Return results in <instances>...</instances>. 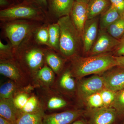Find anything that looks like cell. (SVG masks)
Instances as JSON below:
<instances>
[{
  "instance_id": "cell-12",
  "label": "cell",
  "mask_w": 124,
  "mask_h": 124,
  "mask_svg": "<svg viewBox=\"0 0 124 124\" xmlns=\"http://www.w3.org/2000/svg\"><path fill=\"white\" fill-rule=\"evenodd\" d=\"M99 17L88 19L82 32L81 41L84 54H88L97 39L99 28Z\"/></svg>"
},
{
  "instance_id": "cell-21",
  "label": "cell",
  "mask_w": 124,
  "mask_h": 124,
  "mask_svg": "<svg viewBox=\"0 0 124 124\" xmlns=\"http://www.w3.org/2000/svg\"><path fill=\"white\" fill-rule=\"evenodd\" d=\"M120 15L117 9L111 5L107 11L100 16L99 29L106 30L111 24L119 18Z\"/></svg>"
},
{
  "instance_id": "cell-5",
  "label": "cell",
  "mask_w": 124,
  "mask_h": 124,
  "mask_svg": "<svg viewBox=\"0 0 124 124\" xmlns=\"http://www.w3.org/2000/svg\"><path fill=\"white\" fill-rule=\"evenodd\" d=\"M43 22L25 20L0 22L1 33L13 47L14 52L26 38Z\"/></svg>"
},
{
  "instance_id": "cell-14",
  "label": "cell",
  "mask_w": 124,
  "mask_h": 124,
  "mask_svg": "<svg viewBox=\"0 0 124 124\" xmlns=\"http://www.w3.org/2000/svg\"><path fill=\"white\" fill-rule=\"evenodd\" d=\"M87 114L88 124H113L117 116L116 111L112 107L89 109Z\"/></svg>"
},
{
  "instance_id": "cell-38",
  "label": "cell",
  "mask_w": 124,
  "mask_h": 124,
  "mask_svg": "<svg viewBox=\"0 0 124 124\" xmlns=\"http://www.w3.org/2000/svg\"><path fill=\"white\" fill-rule=\"evenodd\" d=\"M70 124H88L86 121L83 119L80 118Z\"/></svg>"
},
{
  "instance_id": "cell-33",
  "label": "cell",
  "mask_w": 124,
  "mask_h": 124,
  "mask_svg": "<svg viewBox=\"0 0 124 124\" xmlns=\"http://www.w3.org/2000/svg\"><path fill=\"white\" fill-rule=\"evenodd\" d=\"M42 9L48 17V0H25Z\"/></svg>"
},
{
  "instance_id": "cell-36",
  "label": "cell",
  "mask_w": 124,
  "mask_h": 124,
  "mask_svg": "<svg viewBox=\"0 0 124 124\" xmlns=\"http://www.w3.org/2000/svg\"><path fill=\"white\" fill-rule=\"evenodd\" d=\"M15 5L11 0H0V10L8 8Z\"/></svg>"
},
{
  "instance_id": "cell-24",
  "label": "cell",
  "mask_w": 124,
  "mask_h": 124,
  "mask_svg": "<svg viewBox=\"0 0 124 124\" xmlns=\"http://www.w3.org/2000/svg\"><path fill=\"white\" fill-rule=\"evenodd\" d=\"M50 22H46L37 28L32 33L35 42L40 45L48 46L49 24Z\"/></svg>"
},
{
  "instance_id": "cell-32",
  "label": "cell",
  "mask_w": 124,
  "mask_h": 124,
  "mask_svg": "<svg viewBox=\"0 0 124 124\" xmlns=\"http://www.w3.org/2000/svg\"><path fill=\"white\" fill-rule=\"evenodd\" d=\"M14 57L13 47L9 41L4 44L0 40V60L9 59Z\"/></svg>"
},
{
  "instance_id": "cell-29",
  "label": "cell",
  "mask_w": 124,
  "mask_h": 124,
  "mask_svg": "<svg viewBox=\"0 0 124 124\" xmlns=\"http://www.w3.org/2000/svg\"><path fill=\"white\" fill-rule=\"evenodd\" d=\"M89 109L103 107V103L100 92L89 95L84 101Z\"/></svg>"
},
{
  "instance_id": "cell-35",
  "label": "cell",
  "mask_w": 124,
  "mask_h": 124,
  "mask_svg": "<svg viewBox=\"0 0 124 124\" xmlns=\"http://www.w3.org/2000/svg\"><path fill=\"white\" fill-rule=\"evenodd\" d=\"M112 53L115 56L124 55V38L120 40L119 44Z\"/></svg>"
},
{
  "instance_id": "cell-13",
  "label": "cell",
  "mask_w": 124,
  "mask_h": 124,
  "mask_svg": "<svg viewBox=\"0 0 124 124\" xmlns=\"http://www.w3.org/2000/svg\"><path fill=\"white\" fill-rule=\"evenodd\" d=\"M101 75L106 88L115 92L124 89V68L115 67Z\"/></svg>"
},
{
  "instance_id": "cell-4",
  "label": "cell",
  "mask_w": 124,
  "mask_h": 124,
  "mask_svg": "<svg viewBox=\"0 0 124 124\" xmlns=\"http://www.w3.org/2000/svg\"><path fill=\"white\" fill-rule=\"evenodd\" d=\"M17 20L43 23L50 22L47 15L42 9L25 0L8 8L0 10V22Z\"/></svg>"
},
{
  "instance_id": "cell-6",
  "label": "cell",
  "mask_w": 124,
  "mask_h": 124,
  "mask_svg": "<svg viewBox=\"0 0 124 124\" xmlns=\"http://www.w3.org/2000/svg\"><path fill=\"white\" fill-rule=\"evenodd\" d=\"M35 92L39 100L41 106L46 113L62 111L71 106L68 97L51 88H38Z\"/></svg>"
},
{
  "instance_id": "cell-19",
  "label": "cell",
  "mask_w": 124,
  "mask_h": 124,
  "mask_svg": "<svg viewBox=\"0 0 124 124\" xmlns=\"http://www.w3.org/2000/svg\"><path fill=\"white\" fill-rule=\"evenodd\" d=\"M21 115L15 106L13 99L0 98V116L6 119L13 124H16Z\"/></svg>"
},
{
  "instance_id": "cell-20",
  "label": "cell",
  "mask_w": 124,
  "mask_h": 124,
  "mask_svg": "<svg viewBox=\"0 0 124 124\" xmlns=\"http://www.w3.org/2000/svg\"><path fill=\"white\" fill-rule=\"evenodd\" d=\"M111 6L110 0H90L87 4L88 19L99 17Z\"/></svg>"
},
{
  "instance_id": "cell-9",
  "label": "cell",
  "mask_w": 124,
  "mask_h": 124,
  "mask_svg": "<svg viewBox=\"0 0 124 124\" xmlns=\"http://www.w3.org/2000/svg\"><path fill=\"white\" fill-rule=\"evenodd\" d=\"M66 66L63 70L56 75L51 88L68 97H75L77 79L72 75L69 64Z\"/></svg>"
},
{
  "instance_id": "cell-7",
  "label": "cell",
  "mask_w": 124,
  "mask_h": 124,
  "mask_svg": "<svg viewBox=\"0 0 124 124\" xmlns=\"http://www.w3.org/2000/svg\"><path fill=\"white\" fill-rule=\"evenodd\" d=\"M0 73L22 86L31 84L30 79L14 58L0 60Z\"/></svg>"
},
{
  "instance_id": "cell-39",
  "label": "cell",
  "mask_w": 124,
  "mask_h": 124,
  "mask_svg": "<svg viewBox=\"0 0 124 124\" xmlns=\"http://www.w3.org/2000/svg\"><path fill=\"white\" fill-rule=\"evenodd\" d=\"M0 124H13L8 120L0 116Z\"/></svg>"
},
{
  "instance_id": "cell-22",
  "label": "cell",
  "mask_w": 124,
  "mask_h": 124,
  "mask_svg": "<svg viewBox=\"0 0 124 124\" xmlns=\"http://www.w3.org/2000/svg\"><path fill=\"white\" fill-rule=\"evenodd\" d=\"M35 91V87L31 84L23 87L16 94L13 98V101L19 111L24 107L30 96Z\"/></svg>"
},
{
  "instance_id": "cell-2",
  "label": "cell",
  "mask_w": 124,
  "mask_h": 124,
  "mask_svg": "<svg viewBox=\"0 0 124 124\" xmlns=\"http://www.w3.org/2000/svg\"><path fill=\"white\" fill-rule=\"evenodd\" d=\"M72 75L77 80L91 75H100L117 66L115 56L110 53L94 56L76 55L68 60Z\"/></svg>"
},
{
  "instance_id": "cell-28",
  "label": "cell",
  "mask_w": 124,
  "mask_h": 124,
  "mask_svg": "<svg viewBox=\"0 0 124 124\" xmlns=\"http://www.w3.org/2000/svg\"><path fill=\"white\" fill-rule=\"evenodd\" d=\"M43 110L35 91L32 93L24 107L19 111L20 113H31Z\"/></svg>"
},
{
  "instance_id": "cell-18",
  "label": "cell",
  "mask_w": 124,
  "mask_h": 124,
  "mask_svg": "<svg viewBox=\"0 0 124 124\" xmlns=\"http://www.w3.org/2000/svg\"><path fill=\"white\" fill-rule=\"evenodd\" d=\"M45 60V63L54 72L56 75L63 70L68 61L60 54L48 46L46 52Z\"/></svg>"
},
{
  "instance_id": "cell-34",
  "label": "cell",
  "mask_w": 124,
  "mask_h": 124,
  "mask_svg": "<svg viewBox=\"0 0 124 124\" xmlns=\"http://www.w3.org/2000/svg\"><path fill=\"white\" fill-rule=\"evenodd\" d=\"M111 5L117 9L120 14L124 13V0H110Z\"/></svg>"
},
{
  "instance_id": "cell-10",
  "label": "cell",
  "mask_w": 124,
  "mask_h": 124,
  "mask_svg": "<svg viewBox=\"0 0 124 124\" xmlns=\"http://www.w3.org/2000/svg\"><path fill=\"white\" fill-rule=\"evenodd\" d=\"M120 40L113 38L106 30L99 29L97 39L87 56H94L113 52Z\"/></svg>"
},
{
  "instance_id": "cell-42",
  "label": "cell",
  "mask_w": 124,
  "mask_h": 124,
  "mask_svg": "<svg viewBox=\"0 0 124 124\" xmlns=\"http://www.w3.org/2000/svg\"></svg>"
},
{
  "instance_id": "cell-17",
  "label": "cell",
  "mask_w": 124,
  "mask_h": 124,
  "mask_svg": "<svg viewBox=\"0 0 124 124\" xmlns=\"http://www.w3.org/2000/svg\"><path fill=\"white\" fill-rule=\"evenodd\" d=\"M87 4L75 1L69 15L72 22L81 37L85 24L88 20Z\"/></svg>"
},
{
  "instance_id": "cell-30",
  "label": "cell",
  "mask_w": 124,
  "mask_h": 124,
  "mask_svg": "<svg viewBox=\"0 0 124 124\" xmlns=\"http://www.w3.org/2000/svg\"><path fill=\"white\" fill-rule=\"evenodd\" d=\"M117 92L104 88L100 91L103 107H111L115 101Z\"/></svg>"
},
{
  "instance_id": "cell-31",
  "label": "cell",
  "mask_w": 124,
  "mask_h": 124,
  "mask_svg": "<svg viewBox=\"0 0 124 124\" xmlns=\"http://www.w3.org/2000/svg\"><path fill=\"white\" fill-rule=\"evenodd\" d=\"M112 107L115 109L117 116H124V89L117 92Z\"/></svg>"
},
{
  "instance_id": "cell-41",
  "label": "cell",
  "mask_w": 124,
  "mask_h": 124,
  "mask_svg": "<svg viewBox=\"0 0 124 124\" xmlns=\"http://www.w3.org/2000/svg\"><path fill=\"white\" fill-rule=\"evenodd\" d=\"M15 4H19L22 2L24 0H11Z\"/></svg>"
},
{
  "instance_id": "cell-11",
  "label": "cell",
  "mask_w": 124,
  "mask_h": 124,
  "mask_svg": "<svg viewBox=\"0 0 124 124\" xmlns=\"http://www.w3.org/2000/svg\"><path fill=\"white\" fill-rule=\"evenodd\" d=\"M84 114V111L77 108L45 113L41 124H70L81 118Z\"/></svg>"
},
{
  "instance_id": "cell-37",
  "label": "cell",
  "mask_w": 124,
  "mask_h": 124,
  "mask_svg": "<svg viewBox=\"0 0 124 124\" xmlns=\"http://www.w3.org/2000/svg\"><path fill=\"white\" fill-rule=\"evenodd\" d=\"M115 58L117 63L116 66L124 68V55L115 56Z\"/></svg>"
},
{
  "instance_id": "cell-16",
  "label": "cell",
  "mask_w": 124,
  "mask_h": 124,
  "mask_svg": "<svg viewBox=\"0 0 124 124\" xmlns=\"http://www.w3.org/2000/svg\"><path fill=\"white\" fill-rule=\"evenodd\" d=\"M56 77L54 72L45 63L32 76L31 84L35 89L51 87L55 81Z\"/></svg>"
},
{
  "instance_id": "cell-3",
  "label": "cell",
  "mask_w": 124,
  "mask_h": 124,
  "mask_svg": "<svg viewBox=\"0 0 124 124\" xmlns=\"http://www.w3.org/2000/svg\"><path fill=\"white\" fill-rule=\"evenodd\" d=\"M57 22L60 28L59 53L69 60L79 55L82 42L81 37L72 22L70 16L59 18Z\"/></svg>"
},
{
  "instance_id": "cell-27",
  "label": "cell",
  "mask_w": 124,
  "mask_h": 124,
  "mask_svg": "<svg viewBox=\"0 0 124 124\" xmlns=\"http://www.w3.org/2000/svg\"><path fill=\"white\" fill-rule=\"evenodd\" d=\"M113 38L120 40L124 38V13L106 29Z\"/></svg>"
},
{
  "instance_id": "cell-26",
  "label": "cell",
  "mask_w": 124,
  "mask_h": 124,
  "mask_svg": "<svg viewBox=\"0 0 124 124\" xmlns=\"http://www.w3.org/2000/svg\"><path fill=\"white\" fill-rule=\"evenodd\" d=\"M43 110L36 112L21 114L16 124H41L45 114Z\"/></svg>"
},
{
  "instance_id": "cell-15",
  "label": "cell",
  "mask_w": 124,
  "mask_h": 124,
  "mask_svg": "<svg viewBox=\"0 0 124 124\" xmlns=\"http://www.w3.org/2000/svg\"><path fill=\"white\" fill-rule=\"evenodd\" d=\"M75 0H48V17L51 22L69 15Z\"/></svg>"
},
{
  "instance_id": "cell-8",
  "label": "cell",
  "mask_w": 124,
  "mask_h": 124,
  "mask_svg": "<svg viewBox=\"0 0 124 124\" xmlns=\"http://www.w3.org/2000/svg\"><path fill=\"white\" fill-rule=\"evenodd\" d=\"M104 88L103 78L100 75L82 78L77 81L75 97L78 101H84L89 95L100 92Z\"/></svg>"
},
{
  "instance_id": "cell-25",
  "label": "cell",
  "mask_w": 124,
  "mask_h": 124,
  "mask_svg": "<svg viewBox=\"0 0 124 124\" xmlns=\"http://www.w3.org/2000/svg\"><path fill=\"white\" fill-rule=\"evenodd\" d=\"M24 86L18 85L13 81L9 79L1 85L0 98L13 99L16 93Z\"/></svg>"
},
{
  "instance_id": "cell-23",
  "label": "cell",
  "mask_w": 124,
  "mask_h": 124,
  "mask_svg": "<svg viewBox=\"0 0 124 124\" xmlns=\"http://www.w3.org/2000/svg\"><path fill=\"white\" fill-rule=\"evenodd\" d=\"M48 47L59 53L60 39V28L58 23L50 22L49 24Z\"/></svg>"
},
{
  "instance_id": "cell-40",
  "label": "cell",
  "mask_w": 124,
  "mask_h": 124,
  "mask_svg": "<svg viewBox=\"0 0 124 124\" xmlns=\"http://www.w3.org/2000/svg\"><path fill=\"white\" fill-rule=\"evenodd\" d=\"M90 0H75L77 2H82V3H85L87 4Z\"/></svg>"
},
{
  "instance_id": "cell-1",
  "label": "cell",
  "mask_w": 124,
  "mask_h": 124,
  "mask_svg": "<svg viewBox=\"0 0 124 124\" xmlns=\"http://www.w3.org/2000/svg\"><path fill=\"white\" fill-rule=\"evenodd\" d=\"M32 33L23 41L14 52V58L31 82L33 75L45 63L47 47L37 44L33 40Z\"/></svg>"
}]
</instances>
